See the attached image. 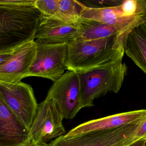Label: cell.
I'll use <instances>...</instances> for the list:
<instances>
[{"instance_id": "cell-14", "label": "cell", "mask_w": 146, "mask_h": 146, "mask_svg": "<svg viewBox=\"0 0 146 146\" xmlns=\"http://www.w3.org/2000/svg\"><path fill=\"white\" fill-rule=\"evenodd\" d=\"M125 53L146 74V23L133 29L125 38Z\"/></svg>"}, {"instance_id": "cell-5", "label": "cell", "mask_w": 146, "mask_h": 146, "mask_svg": "<svg viewBox=\"0 0 146 146\" xmlns=\"http://www.w3.org/2000/svg\"><path fill=\"white\" fill-rule=\"evenodd\" d=\"M146 118L108 130L63 135L51 141L48 146H129L138 140L136 133Z\"/></svg>"}, {"instance_id": "cell-19", "label": "cell", "mask_w": 146, "mask_h": 146, "mask_svg": "<svg viewBox=\"0 0 146 146\" xmlns=\"http://www.w3.org/2000/svg\"><path fill=\"white\" fill-rule=\"evenodd\" d=\"M129 146H146V139L137 140Z\"/></svg>"}, {"instance_id": "cell-2", "label": "cell", "mask_w": 146, "mask_h": 146, "mask_svg": "<svg viewBox=\"0 0 146 146\" xmlns=\"http://www.w3.org/2000/svg\"><path fill=\"white\" fill-rule=\"evenodd\" d=\"M127 35L120 34L92 40H74L67 45V70L78 74L123 59L125 38Z\"/></svg>"}, {"instance_id": "cell-18", "label": "cell", "mask_w": 146, "mask_h": 146, "mask_svg": "<svg viewBox=\"0 0 146 146\" xmlns=\"http://www.w3.org/2000/svg\"><path fill=\"white\" fill-rule=\"evenodd\" d=\"M135 137L138 140L146 139V118L137 131Z\"/></svg>"}, {"instance_id": "cell-9", "label": "cell", "mask_w": 146, "mask_h": 146, "mask_svg": "<svg viewBox=\"0 0 146 146\" xmlns=\"http://www.w3.org/2000/svg\"><path fill=\"white\" fill-rule=\"evenodd\" d=\"M36 42V41H35ZM37 53L28 77H39L54 82L67 70L66 66L67 44L36 42Z\"/></svg>"}, {"instance_id": "cell-17", "label": "cell", "mask_w": 146, "mask_h": 146, "mask_svg": "<svg viewBox=\"0 0 146 146\" xmlns=\"http://www.w3.org/2000/svg\"><path fill=\"white\" fill-rule=\"evenodd\" d=\"M60 0H36L35 6L43 16L56 18L59 11Z\"/></svg>"}, {"instance_id": "cell-20", "label": "cell", "mask_w": 146, "mask_h": 146, "mask_svg": "<svg viewBox=\"0 0 146 146\" xmlns=\"http://www.w3.org/2000/svg\"><path fill=\"white\" fill-rule=\"evenodd\" d=\"M27 146H48V143H42L40 144H29Z\"/></svg>"}, {"instance_id": "cell-13", "label": "cell", "mask_w": 146, "mask_h": 146, "mask_svg": "<svg viewBox=\"0 0 146 146\" xmlns=\"http://www.w3.org/2000/svg\"><path fill=\"white\" fill-rule=\"evenodd\" d=\"M146 116V109L135 110L113 114L83 123L64 134L73 136L93 131L108 130L132 123Z\"/></svg>"}, {"instance_id": "cell-12", "label": "cell", "mask_w": 146, "mask_h": 146, "mask_svg": "<svg viewBox=\"0 0 146 146\" xmlns=\"http://www.w3.org/2000/svg\"><path fill=\"white\" fill-rule=\"evenodd\" d=\"M29 131L0 97V146H25Z\"/></svg>"}, {"instance_id": "cell-3", "label": "cell", "mask_w": 146, "mask_h": 146, "mask_svg": "<svg viewBox=\"0 0 146 146\" xmlns=\"http://www.w3.org/2000/svg\"><path fill=\"white\" fill-rule=\"evenodd\" d=\"M122 59L78 73L82 108L93 106L96 99L109 92L119 91L127 72Z\"/></svg>"}, {"instance_id": "cell-6", "label": "cell", "mask_w": 146, "mask_h": 146, "mask_svg": "<svg viewBox=\"0 0 146 146\" xmlns=\"http://www.w3.org/2000/svg\"><path fill=\"white\" fill-rule=\"evenodd\" d=\"M64 118L52 100L47 96L38 105V110L25 146L47 143L64 135Z\"/></svg>"}, {"instance_id": "cell-1", "label": "cell", "mask_w": 146, "mask_h": 146, "mask_svg": "<svg viewBox=\"0 0 146 146\" xmlns=\"http://www.w3.org/2000/svg\"><path fill=\"white\" fill-rule=\"evenodd\" d=\"M36 0H0V51L12 50L35 40L42 13Z\"/></svg>"}, {"instance_id": "cell-4", "label": "cell", "mask_w": 146, "mask_h": 146, "mask_svg": "<svg viewBox=\"0 0 146 146\" xmlns=\"http://www.w3.org/2000/svg\"><path fill=\"white\" fill-rule=\"evenodd\" d=\"M80 19L111 25L129 34L136 27L146 23V0H125L119 5L108 7L85 5Z\"/></svg>"}, {"instance_id": "cell-7", "label": "cell", "mask_w": 146, "mask_h": 146, "mask_svg": "<svg viewBox=\"0 0 146 146\" xmlns=\"http://www.w3.org/2000/svg\"><path fill=\"white\" fill-rule=\"evenodd\" d=\"M0 97L29 131L39 105L32 87L22 82L13 84L0 81Z\"/></svg>"}, {"instance_id": "cell-16", "label": "cell", "mask_w": 146, "mask_h": 146, "mask_svg": "<svg viewBox=\"0 0 146 146\" xmlns=\"http://www.w3.org/2000/svg\"><path fill=\"white\" fill-rule=\"evenodd\" d=\"M84 6L76 0H60L59 11L55 19L70 24L78 23Z\"/></svg>"}, {"instance_id": "cell-15", "label": "cell", "mask_w": 146, "mask_h": 146, "mask_svg": "<svg viewBox=\"0 0 146 146\" xmlns=\"http://www.w3.org/2000/svg\"><path fill=\"white\" fill-rule=\"evenodd\" d=\"M80 21L83 26L84 31L79 38L84 40H99L120 34L128 35L106 24L82 19Z\"/></svg>"}, {"instance_id": "cell-11", "label": "cell", "mask_w": 146, "mask_h": 146, "mask_svg": "<svg viewBox=\"0 0 146 146\" xmlns=\"http://www.w3.org/2000/svg\"><path fill=\"white\" fill-rule=\"evenodd\" d=\"M83 31L80 20L78 23L70 24L43 15L35 39L36 42L46 44H68L79 38Z\"/></svg>"}, {"instance_id": "cell-10", "label": "cell", "mask_w": 146, "mask_h": 146, "mask_svg": "<svg viewBox=\"0 0 146 146\" xmlns=\"http://www.w3.org/2000/svg\"><path fill=\"white\" fill-rule=\"evenodd\" d=\"M47 96L53 100L64 119L74 118L82 108L78 74L67 71L54 82Z\"/></svg>"}, {"instance_id": "cell-8", "label": "cell", "mask_w": 146, "mask_h": 146, "mask_svg": "<svg viewBox=\"0 0 146 146\" xmlns=\"http://www.w3.org/2000/svg\"><path fill=\"white\" fill-rule=\"evenodd\" d=\"M36 53L35 40L12 50L0 51V81L17 83L28 77Z\"/></svg>"}]
</instances>
